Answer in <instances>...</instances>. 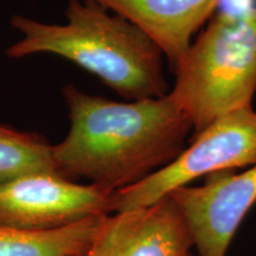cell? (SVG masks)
Wrapping results in <instances>:
<instances>
[{
	"mask_svg": "<svg viewBox=\"0 0 256 256\" xmlns=\"http://www.w3.org/2000/svg\"><path fill=\"white\" fill-rule=\"evenodd\" d=\"M174 76L170 95L190 120L192 136L220 116L252 107L256 92V2H249L238 10H220L211 16Z\"/></svg>",
	"mask_w": 256,
	"mask_h": 256,
	"instance_id": "3",
	"label": "cell"
},
{
	"mask_svg": "<svg viewBox=\"0 0 256 256\" xmlns=\"http://www.w3.org/2000/svg\"><path fill=\"white\" fill-rule=\"evenodd\" d=\"M145 32L164 54L172 74L192 37L216 12L220 0H92Z\"/></svg>",
	"mask_w": 256,
	"mask_h": 256,
	"instance_id": "8",
	"label": "cell"
},
{
	"mask_svg": "<svg viewBox=\"0 0 256 256\" xmlns=\"http://www.w3.org/2000/svg\"><path fill=\"white\" fill-rule=\"evenodd\" d=\"M188 224L200 256H226L242 220L256 204V165L216 172L200 186L170 192Z\"/></svg>",
	"mask_w": 256,
	"mask_h": 256,
	"instance_id": "6",
	"label": "cell"
},
{
	"mask_svg": "<svg viewBox=\"0 0 256 256\" xmlns=\"http://www.w3.org/2000/svg\"><path fill=\"white\" fill-rule=\"evenodd\" d=\"M188 256H194V255H192V254H191V252H190V254H188Z\"/></svg>",
	"mask_w": 256,
	"mask_h": 256,
	"instance_id": "11",
	"label": "cell"
},
{
	"mask_svg": "<svg viewBox=\"0 0 256 256\" xmlns=\"http://www.w3.org/2000/svg\"><path fill=\"white\" fill-rule=\"evenodd\" d=\"M62 94L70 130L51 146V160L69 180L84 178L114 192L132 186L174 162L194 133L170 92L118 102L66 84Z\"/></svg>",
	"mask_w": 256,
	"mask_h": 256,
	"instance_id": "1",
	"label": "cell"
},
{
	"mask_svg": "<svg viewBox=\"0 0 256 256\" xmlns=\"http://www.w3.org/2000/svg\"><path fill=\"white\" fill-rule=\"evenodd\" d=\"M101 217L49 232H24L0 226V256H84Z\"/></svg>",
	"mask_w": 256,
	"mask_h": 256,
	"instance_id": "9",
	"label": "cell"
},
{
	"mask_svg": "<svg viewBox=\"0 0 256 256\" xmlns=\"http://www.w3.org/2000/svg\"><path fill=\"white\" fill-rule=\"evenodd\" d=\"M256 165V110L228 113L190 139V146L165 168L115 192L114 212L151 206L200 177Z\"/></svg>",
	"mask_w": 256,
	"mask_h": 256,
	"instance_id": "4",
	"label": "cell"
},
{
	"mask_svg": "<svg viewBox=\"0 0 256 256\" xmlns=\"http://www.w3.org/2000/svg\"><path fill=\"white\" fill-rule=\"evenodd\" d=\"M188 224L170 194L151 206L102 216L84 256H188Z\"/></svg>",
	"mask_w": 256,
	"mask_h": 256,
	"instance_id": "7",
	"label": "cell"
},
{
	"mask_svg": "<svg viewBox=\"0 0 256 256\" xmlns=\"http://www.w3.org/2000/svg\"><path fill=\"white\" fill-rule=\"evenodd\" d=\"M115 192L36 171L0 184V226L49 232L114 212Z\"/></svg>",
	"mask_w": 256,
	"mask_h": 256,
	"instance_id": "5",
	"label": "cell"
},
{
	"mask_svg": "<svg viewBox=\"0 0 256 256\" xmlns=\"http://www.w3.org/2000/svg\"><path fill=\"white\" fill-rule=\"evenodd\" d=\"M51 146L40 134L0 124V184L30 172L54 171Z\"/></svg>",
	"mask_w": 256,
	"mask_h": 256,
	"instance_id": "10",
	"label": "cell"
},
{
	"mask_svg": "<svg viewBox=\"0 0 256 256\" xmlns=\"http://www.w3.org/2000/svg\"><path fill=\"white\" fill-rule=\"evenodd\" d=\"M22 38L6 50L10 58L50 54L98 76L127 101L170 92L164 54L145 32L92 0H69L63 24L16 14Z\"/></svg>",
	"mask_w": 256,
	"mask_h": 256,
	"instance_id": "2",
	"label": "cell"
}]
</instances>
